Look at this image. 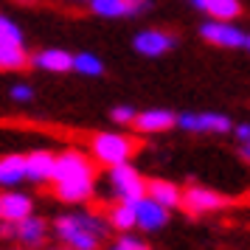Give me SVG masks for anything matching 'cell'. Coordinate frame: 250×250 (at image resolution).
I'll return each mask as SVG.
<instances>
[{
  "label": "cell",
  "mask_w": 250,
  "mask_h": 250,
  "mask_svg": "<svg viewBox=\"0 0 250 250\" xmlns=\"http://www.w3.org/2000/svg\"><path fill=\"white\" fill-rule=\"evenodd\" d=\"M107 222H110V228L121 230V233L132 230V228H135V205L132 203H115Z\"/></svg>",
  "instance_id": "ac0fdd59"
},
{
  "label": "cell",
  "mask_w": 250,
  "mask_h": 250,
  "mask_svg": "<svg viewBox=\"0 0 250 250\" xmlns=\"http://www.w3.org/2000/svg\"><path fill=\"white\" fill-rule=\"evenodd\" d=\"M0 239H17L14 222H0Z\"/></svg>",
  "instance_id": "4316f807"
},
{
  "label": "cell",
  "mask_w": 250,
  "mask_h": 250,
  "mask_svg": "<svg viewBox=\"0 0 250 250\" xmlns=\"http://www.w3.org/2000/svg\"><path fill=\"white\" fill-rule=\"evenodd\" d=\"M233 135H236L239 144H248L250 141V124H236L233 126Z\"/></svg>",
  "instance_id": "484cf974"
},
{
  "label": "cell",
  "mask_w": 250,
  "mask_h": 250,
  "mask_svg": "<svg viewBox=\"0 0 250 250\" xmlns=\"http://www.w3.org/2000/svg\"><path fill=\"white\" fill-rule=\"evenodd\" d=\"M14 230H17V239L23 242V245H28V248H37V245H42V239H45L48 233V222L42 219V216H25V219H20L17 225H14Z\"/></svg>",
  "instance_id": "9a60e30c"
},
{
  "label": "cell",
  "mask_w": 250,
  "mask_h": 250,
  "mask_svg": "<svg viewBox=\"0 0 250 250\" xmlns=\"http://www.w3.org/2000/svg\"><path fill=\"white\" fill-rule=\"evenodd\" d=\"M57 236L65 242V248L70 250H99L102 239L110 233V222L99 214H62L54 222Z\"/></svg>",
  "instance_id": "6da1fadb"
},
{
  "label": "cell",
  "mask_w": 250,
  "mask_h": 250,
  "mask_svg": "<svg viewBox=\"0 0 250 250\" xmlns=\"http://www.w3.org/2000/svg\"><path fill=\"white\" fill-rule=\"evenodd\" d=\"M177 126L186 132H203V135H225L233 129V121L222 113H180Z\"/></svg>",
  "instance_id": "5b68a950"
},
{
  "label": "cell",
  "mask_w": 250,
  "mask_h": 250,
  "mask_svg": "<svg viewBox=\"0 0 250 250\" xmlns=\"http://www.w3.org/2000/svg\"><path fill=\"white\" fill-rule=\"evenodd\" d=\"M87 3H90V0H87Z\"/></svg>",
  "instance_id": "d6a6232c"
},
{
  "label": "cell",
  "mask_w": 250,
  "mask_h": 250,
  "mask_svg": "<svg viewBox=\"0 0 250 250\" xmlns=\"http://www.w3.org/2000/svg\"><path fill=\"white\" fill-rule=\"evenodd\" d=\"M9 96H12L14 102H31V99H34V87L25 84V82H17V84H12Z\"/></svg>",
  "instance_id": "d4e9b609"
},
{
  "label": "cell",
  "mask_w": 250,
  "mask_h": 250,
  "mask_svg": "<svg viewBox=\"0 0 250 250\" xmlns=\"http://www.w3.org/2000/svg\"><path fill=\"white\" fill-rule=\"evenodd\" d=\"M54 180L57 183H96V169H93L87 155H82L76 149H68V152L57 155Z\"/></svg>",
  "instance_id": "277c9868"
},
{
  "label": "cell",
  "mask_w": 250,
  "mask_h": 250,
  "mask_svg": "<svg viewBox=\"0 0 250 250\" xmlns=\"http://www.w3.org/2000/svg\"><path fill=\"white\" fill-rule=\"evenodd\" d=\"M245 48H248V54H250V34H248V40H245Z\"/></svg>",
  "instance_id": "f546056e"
},
{
  "label": "cell",
  "mask_w": 250,
  "mask_h": 250,
  "mask_svg": "<svg viewBox=\"0 0 250 250\" xmlns=\"http://www.w3.org/2000/svg\"><path fill=\"white\" fill-rule=\"evenodd\" d=\"M132 124H135L138 132L155 135V132H166V129H171V126H177V115L171 113V110L155 107V110H144V113H138Z\"/></svg>",
  "instance_id": "8fae6325"
},
{
  "label": "cell",
  "mask_w": 250,
  "mask_h": 250,
  "mask_svg": "<svg viewBox=\"0 0 250 250\" xmlns=\"http://www.w3.org/2000/svg\"><path fill=\"white\" fill-rule=\"evenodd\" d=\"M135 107H129V104H118V107H113L110 110V121H115V124H132L135 121Z\"/></svg>",
  "instance_id": "cb8c5ba5"
},
{
  "label": "cell",
  "mask_w": 250,
  "mask_h": 250,
  "mask_svg": "<svg viewBox=\"0 0 250 250\" xmlns=\"http://www.w3.org/2000/svg\"><path fill=\"white\" fill-rule=\"evenodd\" d=\"M25 180V155H3L0 158V186L14 188Z\"/></svg>",
  "instance_id": "2e32d148"
},
{
  "label": "cell",
  "mask_w": 250,
  "mask_h": 250,
  "mask_svg": "<svg viewBox=\"0 0 250 250\" xmlns=\"http://www.w3.org/2000/svg\"><path fill=\"white\" fill-rule=\"evenodd\" d=\"M239 155H242V158H245V160L250 163V141H248V144H242V146H239Z\"/></svg>",
  "instance_id": "f1b7e54d"
},
{
  "label": "cell",
  "mask_w": 250,
  "mask_h": 250,
  "mask_svg": "<svg viewBox=\"0 0 250 250\" xmlns=\"http://www.w3.org/2000/svg\"><path fill=\"white\" fill-rule=\"evenodd\" d=\"M0 45H23V31L12 17L0 14Z\"/></svg>",
  "instance_id": "7402d4cb"
},
{
  "label": "cell",
  "mask_w": 250,
  "mask_h": 250,
  "mask_svg": "<svg viewBox=\"0 0 250 250\" xmlns=\"http://www.w3.org/2000/svg\"><path fill=\"white\" fill-rule=\"evenodd\" d=\"M73 70H76L79 76L96 79V76L104 73V62L96 57V54H90V51H82V54H73Z\"/></svg>",
  "instance_id": "ffe728a7"
},
{
  "label": "cell",
  "mask_w": 250,
  "mask_h": 250,
  "mask_svg": "<svg viewBox=\"0 0 250 250\" xmlns=\"http://www.w3.org/2000/svg\"><path fill=\"white\" fill-rule=\"evenodd\" d=\"M205 12L211 14V20L233 23L242 14V0H205Z\"/></svg>",
  "instance_id": "e0dca14e"
},
{
  "label": "cell",
  "mask_w": 250,
  "mask_h": 250,
  "mask_svg": "<svg viewBox=\"0 0 250 250\" xmlns=\"http://www.w3.org/2000/svg\"><path fill=\"white\" fill-rule=\"evenodd\" d=\"M132 48H135L141 57H163V54H169L177 48V37L169 34V31H163V28H144V31H138L135 40H132Z\"/></svg>",
  "instance_id": "52a82bcc"
},
{
  "label": "cell",
  "mask_w": 250,
  "mask_h": 250,
  "mask_svg": "<svg viewBox=\"0 0 250 250\" xmlns=\"http://www.w3.org/2000/svg\"><path fill=\"white\" fill-rule=\"evenodd\" d=\"M230 203L228 197H222L214 188H205V186H191L183 191V203L180 208H186L191 216H203V214H214L219 208H225Z\"/></svg>",
  "instance_id": "8992f818"
},
{
  "label": "cell",
  "mask_w": 250,
  "mask_h": 250,
  "mask_svg": "<svg viewBox=\"0 0 250 250\" xmlns=\"http://www.w3.org/2000/svg\"><path fill=\"white\" fill-rule=\"evenodd\" d=\"M138 149L135 138L124 135V132H96L90 138V152L93 158L104 163V166H121V163H129L132 152Z\"/></svg>",
  "instance_id": "7a4b0ae2"
},
{
  "label": "cell",
  "mask_w": 250,
  "mask_h": 250,
  "mask_svg": "<svg viewBox=\"0 0 250 250\" xmlns=\"http://www.w3.org/2000/svg\"><path fill=\"white\" fill-rule=\"evenodd\" d=\"M107 183H110V191L118 203H138L141 197H146V180L129 163L113 166L107 174Z\"/></svg>",
  "instance_id": "3957f363"
},
{
  "label": "cell",
  "mask_w": 250,
  "mask_h": 250,
  "mask_svg": "<svg viewBox=\"0 0 250 250\" xmlns=\"http://www.w3.org/2000/svg\"><path fill=\"white\" fill-rule=\"evenodd\" d=\"M126 3H129V0H126Z\"/></svg>",
  "instance_id": "1f68e13d"
},
{
  "label": "cell",
  "mask_w": 250,
  "mask_h": 250,
  "mask_svg": "<svg viewBox=\"0 0 250 250\" xmlns=\"http://www.w3.org/2000/svg\"><path fill=\"white\" fill-rule=\"evenodd\" d=\"M110 250H152V248H149L144 239L132 236V233H121V236L110 245Z\"/></svg>",
  "instance_id": "603a6c76"
},
{
  "label": "cell",
  "mask_w": 250,
  "mask_h": 250,
  "mask_svg": "<svg viewBox=\"0 0 250 250\" xmlns=\"http://www.w3.org/2000/svg\"><path fill=\"white\" fill-rule=\"evenodd\" d=\"M34 211V203L28 194H20V191H3L0 194V222H20L25 216H31Z\"/></svg>",
  "instance_id": "30bf717a"
},
{
  "label": "cell",
  "mask_w": 250,
  "mask_h": 250,
  "mask_svg": "<svg viewBox=\"0 0 250 250\" xmlns=\"http://www.w3.org/2000/svg\"><path fill=\"white\" fill-rule=\"evenodd\" d=\"M31 62L23 45H0V70H23Z\"/></svg>",
  "instance_id": "d6986e66"
},
{
  "label": "cell",
  "mask_w": 250,
  "mask_h": 250,
  "mask_svg": "<svg viewBox=\"0 0 250 250\" xmlns=\"http://www.w3.org/2000/svg\"><path fill=\"white\" fill-rule=\"evenodd\" d=\"M90 9L99 17H126L129 3L126 0H90Z\"/></svg>",
  "instance_id": "44dd1931"
},
{
  "label": "cell",
  "mask_w": 250,
  "mask_h": 250,
  "mask_svg": "<svg viewBox=\"0 0 250 250\" xmlns=\"http://www.w3.org/2000/svg\"><path fill=\"white\" fill-rule=\"evenodd\" d=\"M146 197L155 200L158 205H163L166 211H174V208H180V203H183L180 186L171 183V180H149L146 183Z\"/></svg>",
  "instance_id": "4fadbf2b"
},
{
  "label": "cell",
  "mask_w": 250,
  "mask_h": 250,
  "mask_svg": "<svg viewBox=\"0 0 250 250\" xmlns=\"http://www.w3.org/2000/svg\"><path fill=\"white\" fill-rule=\"evenodd\" d=\"M48 250H70V248H48Z\"/></svg>",
  "instance_id": "4dcf8cb0"
},
{
  "label": "cell",
  "mask_w": 250,
  "mask_h": 250,
  "mask_svg": "<svg viewBox=\"0 0 250 250\" xmlns=\"http://www.w3.org/2000/svg\"><path fill=\"white\" fill-rule=\"evenodd\" d=\"M200 37L219 48H245V40H248L245 28H239L236 23H222V20L203 23L200 25Z\"/></svg>",
  "instance_id": "ba28073f"
},
{
  "label": "cell",
  "mask_w": 250,
  "mask_h": 250,
  "mask_svg": "<svg viewBox=\"0 0 250 250\" xmlns=\"http://www.w3.org/2000/svg\"><path fill=\"white\" fill-rule=\"evenodd\" d=\"M54 166H57V155H51L48 149H37L31 155H25V180H54Z\"/></svg>",
  "instance_id": "7c38bea8"
},
{
  "label": "cell",
  "mask_w": 250,
  "mask_h": 250,
  "mask_svg": "<svg viewBox=\"0 0 250 250\" xmlns=\"http://www.w3.org/2000/svg\"><path fill=\"white\" fill-rule=\"evenodd\" d=\"M135 205V228H141V230H146V233H152V230H160V228L169 222V211L163 208V205H158L155 200H149V197H141Z\"/></svg>",
  "instance_id": "9c48e42d"
},
{
  "label": "cell",
  "mask_w": 250,
  "mask_h": 250,
  "mask_svg": "<svg viewBox=\"0 0 250 250\" xmlns=\"http://www.w3.org/2000/svg\"><path fill=\"white\" fill-rule=\"evenodd\" d=\"M191 9H197V12H205V0H186Z\"/></svg>",
  "instance_id": "83f0119b"
},
{
  "label": "cell",
  "mask_w": 250,
  "mask_h": 250,
  "mask_svg": "<svg viewBox=\"0 0 250 250\" xmlns=\"http://www.w3.org/2000/svg\"><path fill=\"white\" fill-rule=\"evenodd\" d=\"M31 62L40 70H48V73H68V70H73V54L62 51V48H45V51L34 54Z\"/></svg>",
  "instance_id": "5bb4252c"
}]
</instances>
